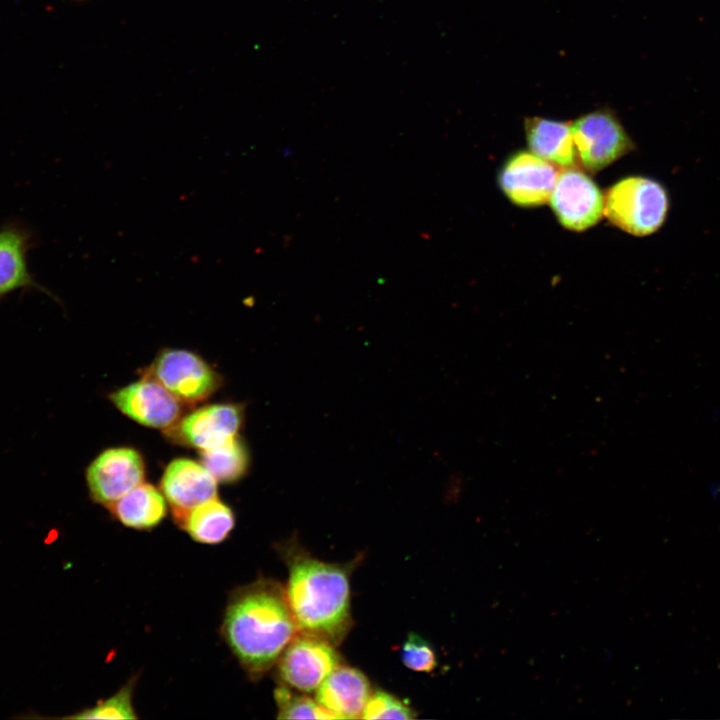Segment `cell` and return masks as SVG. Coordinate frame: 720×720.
I'll return each mask as SVG.
<instances>
[{"label":"cell","mask_w":720,"mask_h":720,"mask_svg":"<svg viewBox=\"0 0 720 720\" xmlns=\"http://www.w3.org/2000/svg\"><path fill=\"white\" fill-rule=\"evenodd\" d=\"M110 511L123 525L137 530L156 527L167 514V505L160 490L141 482L110 504Z\"/></svg>","instance_id":"9a60e30c"},{"label":"cell","mask_w":720,"mask_h":720,"mask_svg":"<svg viewBox=\"0 0 720 720\" xmlns=\"http://www.w3.org/2000/svg\"><path fill=\"white\" fill-rule=\"evenodd\" d=\"M362 719H413L415 712L395 696L381 690L371 693Z\"/></svg>","instance_id":"44dd1931"},{"label":"cell","mask_w":720,"mask_h":720,"mask_svg":"<svg viewBox=\"0 0 720 720\" xmlns=\"http://www.w3.org/2000/svg\"><path fill=\"white\" fill-rule=\"evenodd\" d=\"M79 1H84V0H79Z\"/></svg>","instance_id":"603a6c76"},{"label":"cell","mask_w":720,"mask_h":720,"mask_svg":"<svg viewBox=\"0 0 720 720\" xmlns=\"http://www.w3.org/2000/svg\"><path fill=\"white\" fill-rule=\"evenodd\" d=\"M401 658L406 667L417 672H431L437 665L430 644L415 633L408 635L402 646Z\"/></svg>","instance_id":"7402d4cb"},{"label":"cell","mask_w":720,"mask_h":720,"mask_svg":"<svg viewBox=\"0 0 720 720\" xmlns=\"http://www.w3.org/2000/svg\"><path fill=\"white\" fill-rule=\"evenodd\" d=\"M27 240L16 228L0 230V297L23 287H38L26 263Z\"/></svg>","instance_id":"e0dca14e"},{"label":"cell","mask_w":720,"mask_h":720,"mask_svg":"<svg viewBox=\"0 0 720 720\" xmlns=\"http://www.w3.org/2000/svg\"><path fill=\"white\" fill-rule=\"evenodd\" d=\"M277 662L285 685L310 693L339 665L340 657L332 643L299 632Z\"/></svg>","instance_id":"8992f818"},{"label":"cell","mask_w":720,"mask_h":720,"mask_svg":"<svg viewBox=\"0 0 720 720\" xmlns=\"http://www.w3.org/2000/svg\"><path fill=\"white\" fill-rule=\"evenodd\" d=\"M243 421L238 404H212L197 409L170 429L175 439L201 451L218 447L235 438Z\"/></svg>","instance_id":"8fae6325"},{"label":"cell","mask_w":720,"mask_h":720,"mask_svg":"<svg viewBox=\"0 0 720 720\" xmlns=\"http://www.w3.org/2000/svg\"><path fill=\"white\" fill-rule=\"evenodd\" d=\"M315 692V699L340 719H357L361 718L372 690L361 671L338 665Z\"/></svg>","instance_id":"4fadbf2b"},{"label":"cell","mask_w":720,"mask_h":720,"mask_svg":"<svg viewBox=\"0 0 720 720\" xmlns=\"http://www.w3.org/2000/svg\"><path fill=\"white\" fill-rule=\"evenodd\" d=\"M144 376L155 379L188 404L206 400L221 384L218 373L203 358L182 349L162 350Z\"/></svg>","instance_id":"277c9868"},{"label":"cell","mask_w":720,"mask_h":720,"mask_svg":"<svg viewBox=\"0 0 720 720\" xmlns=\"http://www.w3.org/2000/svg\"><path fill=\"white\" fill-rule=\"evenodd\" d=\"M110 399L123 414L153 428L172 427L182 412L181 402L158 381L147 376L113 392Z\"/></svg>","instance_id":"30bf717a"},{"label":"cell","mask_w":720,"mask_h":720,"mask_svg":"<svg viewBox=\"0 0 720 720\" xmlns=\"http://www.w3.org/2000/svg\"><path fill=\"white\" fill-rule=\"evenodd\" d=\"M525 133L533 154L564 168L575 164L577 154L571 123L541 117L527 118Z\"/></svg>","instance_id":"5bb4252c"},{"label":"cell","mask_w":720,"mask_h":720,"mask_svg":"<svg viewBox=\"0 0 720 720\" xmlns=\"http://www.w3.org/2000/svg\"><path fill=\"white\" fill-rule=\"evenodd\" d=\"M669 196L658 181L630 176L615 183L604 200V214L611 223L635 236L657 231L665 222Z\"/></svg>","instance_id":"3957f363"},{"label":"cell","mask_w":720,"mask_h":720,"mask_svg":"<svg viewBox=\"0 0 720 720\" xmlns=\"http://www.w3.org/2000/svg\"><path fill=\"white\" fill-rule=\"evenodd\" d=\"M144 476L143 458L130 447L103 451L91 462L86 472L91 498L106 506L143 482Z\"/></svg>","instance_id":"ba28073f"},{"label":"cell","mask_w":720,"mask_h":720,"mask_svg":"<svg viewBox=\"0 0 720 720\" xmlns=\"http://www.w3.org/2000/svg\"><path fill=\"white\" fill-rule=\"evenodd\" d=\"M573 141L581 165L597 172L622 157L633 143L613 112L596 110L571 123Z\"/></svg>","instance_id":"5b68a950"},{"label":"cell","mask_w":720,"mask_h":720,"mask_svg":"<svg viewBox=\"0 0 720 720\" xmlns=\"http://www.w3.org/2000/svg\"><path fill=\"white\" fill-rule=\"evenodd\" d=\"M160 487L176 522L195 506L217 497V480L202 463L188 458L168 464Z\"/></svg>","instance_id":"7c38bea8"},{"label":"cell","mask_w":720,"mask_h":720,"mask_svg":"<svg viewBox=\"0 0 720 720\" xmlns=\"http://www.w3.org/2000/svg\"><path fill=\"white\" fill-rule=\"evenodd\" d=\"M222 632L246 671L260 676L278 661L300 631L285 590L273 581L262 580L234 593Z\"/></svg>","instance_id":"6da1fadb"},{"label":"cell","mask_w":720,"mask_h":720,"mask_svg":"<svg viewBox=\"0 0 720 720\" xmlns=\"http://www.w3.org/2000/svg\"><path fill=\"white\" fill-rule=\"evenodd\" d=\"M549 200L559 222L574 231L595 225L604 213V199L598 186L584 172L572 167L557 175Z\"/></svg>","instance_id":"52a82bcc"},{"label":"cell","mask_w":720,"mask_h":720,"mask_svg":"<svg viewBox=\"0 0 720 720\" xmlns=\"http://www.w3.org/2000/svg\"><path fill=\"white\" fill-rule=\"evenodd\" d=\"M557 175L550 162L531 152L519 151L504 163L498 181L513 203L533 207L550 199Z\"/></svg>","instance_id":"9c48e42d"},{"label":"cell","mask_w":720,"mask_h":720,"mask_svg":"<svg viewBox=\"0 0 720 720\" xmlns=\"http://www.w3.org/2000/svg\"><path fill=\"white\" fill-rule=\"evenodd\" d=\"M201 461L213 477L231 483L242 478L249 466V454L238 436L228 442L201 451Z\"/></svg>","instance_id":"ac0fdd59"},{"label":"cell","mask_w":720,"mask_h":720,"mask_svg":"<svg viewBox=\"0 0 720 720\" xmlns=\"http://www.w3.org/2000/svg\"><path fill=\"white\" fill-rule=\"evenodd\" d=\"M73 719H135L137 715L132 706V686L127 684L108 699L85 709L75 715Z\"/></svg>","instance_id":"ffe728a7"},{"label":"cell","mask_w":720,"mask_h":720,"mask_svg":"<svg viewBox=\"0 0 720 720\" xmlns=\"http://www.w3.org/2000/svg\"><path fill=\"white\" fill-rule=\"evenodd\" d=\"M286 598L300 633L339 644L352 623L350 566L328 563L309 554L287 553Z\"/></svg>","instance_id":"7a4b0ae2"},{"label":"cell","mask_w":720,"mask_h":720,"mask_svg":"<svg viewBox=\"0 0 720 720\" xmlns=\"http://www.w3.org/2000/svg\"><path fill=\"white\" fill-rule=\"evenodd\" d=\"M275 700L280 719H340L316 699L295 694L287 685L275 690Z\"/></svg>","instance_id":"d6986e66"},{"label":"cell","mask_w":720,"mask_h":720,"mask_svg":"<svg viewBox=\"0 0 720 720\" xmlns=\"http://www.w3.org/2000/svg\"><path fill=\"white\" fill-rule=\"evenodd\" d=\"M177 524L194 541L214 545L230 535L235 517L232 509L215 497L192 508Z\"/></svg>","instance_id":"2e32d148"}]
</instances>
